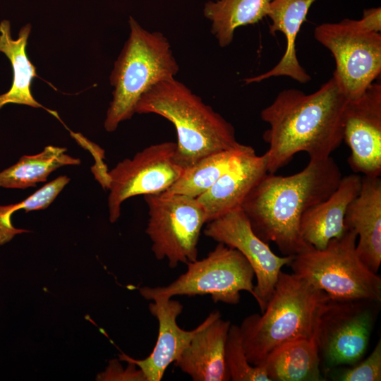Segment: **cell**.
Listing matches in <instances>:
<instances>
[{"instance_id": "obj_29", "label": "cell", "mask_w": 381, "mask_h": 381, "mask_svg": "<svg viewBox=\"0 0 381 381\" xmlns=\"http://www.w3.org/2000/svg\"><path fill=\"white\" fill-rule=\"evenodd\" d=\"M357 24L363 29L375 32L381 31V8H370L363 11V17L356 20Z\"/></svg>"}, {"instance_id": "obj_21", "label": "cell", "mask_w": 381, "mask_h": 381, "mask_svg": "<svg viewBox=\"0 0 381 381\" xmlns=\"http://www.w3.org/2000/svg\"><path fill=\"white\" fill-rule=\"evenodd\" d=\"M270 381H325L315 336L291 341L260 365Z\"/></svg>"}, {"instance_id": "obj_27", "label": "cell", "mask_w": 381, "mask_h": 381, "mask_svg": "<svg viewBox=\"0 0 381 381\" xmlns=\"http://www.w3.org/2000/svg\"><path fill=\"white\" fill-rule=\"evenodd\" d=\"M332 380L337 381H380L381 380V339L373 351L363 361L344 368L339 367L328 371Z\"/></svg>"}, {"instance_id": "obj_10", "label": "cell", "mask_w": 381, "mask_h": 381, "mask_svg": "<svg viewBox=\"0 0 381 381\" xmlns=\"http://www.w3.org/2000/svg\"><path fill=\"white\" fill-rule=\"evenodd\" d=\"M315 39L333 56L337 78L348 99L360 97L381 73V33L361 28L356 20L325 23Z\"/></svg>"}, {"instance_id": "obj_23", "label": "cell", "mask_w": 381, "mask_h": 381, "mask_svg": "<svg viewBox=\"0 0 381 381\" xmlns=\"http://www.w3.org/2000/svg\"><path fill=\"white\" fill-rule=\"evenodd\" d=\"M272 0H217L205 3L204 16L211 22V32L219 45L233 42L235 30L258 23L267 16Z\"/></svg>"}, {"instance_id": "obj_12", "label": "cell", "mask_w": 381, "mask_h": 381, "mask_svg": "<svg viewBox=\"0 0 381 381\" xmlns=\"http://www.w3.org/2000/svg\"><path fill=\"white\" fill-rule=\"evenodd\" d=\"M204 234L217 243L238 250L248 261L256 278L253 298L262 313L273 294L282 267L289 265L294 255L275 254L269 243L254 233L241 207L207 222Z\"/></svg>"}, {"instance_id": "obj_9", "label": "cell", "mask_w": 381, "mask_h": 381, "mask_svg": "<svg viewBox=\"0 0 381 381\" xmlns=\"http://www.w3.org/2000/svg\"><path fill=\"white\" fill-rule=\"evenodd\" d=\"M148 207L145 233L158 260L167 259L169 266L198 259V244L206 214L196 198L171 193L144 195Z\"/></svg>"}, {"instance_id": "obj_16", "label": "cell", "mask_w": 381, "mask_h": 381, "mask_svg": "<svg viewBox=\"0 0 381 381\" xmlns=\"http://www.w3.org/2000/svg\"><path fill=\"white\" fill-rule=\"evenodd\" d=\"M344 223L358 238L356 249L361 260L377 274L381 264L380 176H361L360 192L349 204Z\"/></svg>"}, {"instance_id": "obj_20", "label": "cell", "mask_w": 381, "mask_h": 381, "mask_svg": "<svg viewBox=\"0 0 381 381\" xmlns=\"http://www.w3.org/2000/svg\"><path fill=\"white\" fill-rule=\"evenodd\" d=\"M31 28L30 23L25 25L19 30L18 37L13 39L11 22L6 19L0 22V52L9 60L13 71L10 88L0 95V109L8 104L44 108L34 98L31 90L32 80L37 77L36 68L26 52Z\"/></svg>"}, {"instance_id": "obj_3", "label": "cell", "mask_w": 381, "mask_h": 381, "mask_svg": "<svg viewBox=\"0 0 381 381\" xmlns=\"http://www.w3.org/2000/svg\"><path fill=\"white\" fill-rule=\"evenodd\" d=\"M135 113L155 114L172 123L177 135L174 159L183 170L207 155L241 144L232 124L175 78L145 92Z\"/></svg>"}, {"instance_id": "obj_17", "label": "cell", "mask_w": 381, "mask_h": 381, "mask_svg": "<svg viewBox=\"0 0 381 381\" xmlns=\"http://www.w3.org/2000/svg\"><path fill=\"white\" fill-rule=\"evenodd\" d=\"M361 187L359 174L342 177L338 187L327 199L303 214L300 224L303 240L321 250L332 238L342 236L348 230L344 223L346 210L359 193Z\"/></svg>"}, {"instance_id": "obj_22", "label": "cell", "mask_w": 381, "mask_h": 381, "mask_svg": "<svg viewBox=\"0 0 381 381\" xmlns=\"http://www.w3.org/2000/svg\"><path fill=\"white\" fill-rule=\"evenodd\" d=\"M255 153L252 147L243 144L212 153L184 169L181 176L166 191L198 198L226 171L245 157Z\"/></svg>"}, {"instance_id": "obj_13", "label": "cell", "mask_w": 381, "mask_h": 381, "mask_svg": "<svg viewBox=\"0 0 381 381\" xmlns=\"http://www.w3.org/2000/svg\"><path fill=\"white\" fill-rule=\"evenodd\" d=\"M343 141L350 149L348 163L354 174L381 175V84L373 82L358 97L348 99Z\"/></svg>"}, {"instance_id": "obj_5", "label": "cell", "mask_w": 381, "mask_h": 381, "mask_svg": "<svg viewBox=\"0 0 381 381\" xmlns=\"http://www.w3.org/2000/svg\"><path fill=\"white\" fill-rule=\"evenodd\" d=\"M128 23L129 37L109 77L114 91L104 122L108 132L133 116L145 92L160 81L175 78L179 71L163 33L145 30L131 16Z\"/></svg>"}, {"instance_id": "obj_15", "label": "cell", "mask_w": 381, "mask_h": 381, "mask_svg": "<svg viewBox=\"0 0 381 381\" xmlns=\"http://www.w3.org/2000/svg\"><path fill=\"white\" fill-rule=\"evenodd\" d=\"M207 318L175 364L193 381H229L225 345L231 323L223 320L218 310L210 313Z\"/></svg>"}, {"instance_id": "obj_25", "label": "cell", "mask_w": 381, "mask_h": 381, "mask_svg": "<svg viewBox=\"0 0 381 381\" xmlns=\"http://www.w3.org/2000/svg\"><path fill=\"white\" fill-rule=\"evenodd\" d=\"M69 181L67 176H60L20 202L0 205V246L10 241L16 234L28 231L12 225L11 217L13 212L24 210L28 212L48 207Z\"/></svg>"}, {"instance_id": "obj_6", "label": "cell", "mask_w": 381, "mask_h": 381, "mask_svg": "<svg viewBox=\"0 0 381 381\" xmlns=\"http://www.w3.org/2000/svg\"><path fill=\"white\" fill-rule=\"evenodd\" d=\"M357 235L348 229L321 250L310 247L294 256L289 266L293 273L332 299H370L381 301V277L361 260Z\"/></svg>"}, {"instance_id": "obj_11", "label": "cell", "mask_w": 381, "mask_h": 381, "mask_svg": "<svg viewBox=\"0 0 381 381\" xmlns=\"http://www.w3.org/2000/svg\"><path fill=\"white\" fill-rule=\"evenodd\" d=\"M176 143L163 142L147 146L133 158L125 159L108 171L109 221H117L121 204L138 195L166 191L183 169L174 159Z\"/></svg>"}, {"instance_id": "obj_4", "label": "cell", "mask_w": 381, "mask_h": 381, "mask_svg": "<svg viewBox=\"0 0 381 381\" xmlns=\"http://www.w3.org/2000/svg\"><path fill=\"white\" fill-rule=\"evenodd\" d=\"M328 298L296 274L281 271L264 311L247 316L239 326L248 362L260 366L279 348L313 337L321 308Z\"/></svg>"}, {"instance_id": "obj_2", "label": "cell", "mask_w": 381, "mask_h": 381, "mask_svg": "<svg viewBox=\"0 0 381 381\" xmlns=\"http://www.w3.org/2000/svg\"><path fill=\"white\" fill-rule=\"evenodd\" d=\"M341 178L332 157L310 159L303 170L287 176L267 172L250 190L241 208L260 239L274 243L283 255H296L311 247L301 235L303 214L327 199Z\"/></svg>"}, {"instance_id": "obj_26", "label": "cell", "mask_w": 381, "mask_h": 381, "mask_svg": "<svg viewBox=\"0 0 381 381\" xmlns=\"http://www.w3.org/2000/svg\"><path fill=\"white\" fill-rule=\"evenodd\" d=\"M225 361L231 381H270L264 370L248 362L239 326L231 324L225 345Z\"/></svg>"}, {"instance_id": "obj_24", "label": "cell", "mask_w": 381, "mask_h": 381, "mask_svg": "<svg viewBox=\"0 0 381 381\" xmlns=\"http://www.w3.org/2000/svg\"><path fill=\"white\" fill-rule=\"evenodd\" d=\"M66 151L65 147L48 145L38 154L22 156L17 163L0 172V186L20 189L35 187L37 183L46 181L58 168L80 163V159L66 155Z\"/></svg>"}, {"instance_id": "obj_14", "label": "cell", "mask_w": 381, "mask_h": 381, "mask_svg": "<svg viewBox=\"0 0 381 381\" xmlns=\"http://www.w3.org/2000/svg\"><path fill=\"white\" fill-rule=\"evenodd\" d=\"M149 310L159 322L158 337L152 353L141 360L132 358L123 353L119 358L138 366L147 381H160L167 367L178 360L193 336L205 325L207 318L195 329L185 330L176 322L183 310V305L178 301L156 298L150 303Z\"/></svg>"}, {"instance_id": "obj_7", "label": "cell", "mask_w": 381, "mask_h": 381, "mask_svg": "<svg viewBox=\"0 0 381 381\" xmlns=\"http://www.w3.org/2000/svg\"><path fill=\"white\" fill-rule=\"evenodd\" d=\"M187 270L165 286L140 289L147 300L175 296L210 295L214 303H239L242 291L253 296L255 274L246 258L236 249L218 243L208 255L186 264Z\"/></svg>"}, {"instance_id": "obj_1", "label": "cell", "mask_w": 381, "mask_h": 381, "mask_svg": "<svg viewBox=\"0 0 381 381\" xmlns=\"http://www.w3.org/2000/svg\"><path fill=\"white\" fill-rule=\"evenodd\" d=\"M348 98L333 75L310 94L289 88L278 93L260 112L269 128L268 173L275 174L300 152L310 159H325L343 142L344 114Z\"/></svg>"}, {"instance_id": "obj_28", "label": "cell", "mask_w": 381, "mask_h": 381, "mask_svg": "<svg viewBox=\"0 0 381 381\" xmlns=\"http://www.w3.org/2000/svg\"><path fill=\"white\" fill-rule=\"evenodd\" d=\"M129 366L123 369L118 361L112 360L109 362L106 370L98 376L99 380H117V381H147L143 371L136 368V365L128 362Z\"/></svg>"}, {"instance_id": "obj_8", "label": "cell", "mask_w": 381, "mask_h": 381, "mask_svg": "<svg viewBox=\"0 0 381 381\" xmlns=\"http://www.w3.org/2000/svg\"><path fill=\"white\" fill-rule=\"evenodd\" d=\"M380 303L370 299L335 300L329 297L324 303L315 336L325 377L330 370L351 366L362 359L369 345Z\"/></svg>"}, {"instance_id": "obj_18", "label": "cell", "mask_w": 381, "mask_h": 381, "mask_svg": "<svg viewBox=\"0 0 381 381\" xmlns=\"http://www.w3.org/2000/svg\"><path fill=\"white\" fill-rule=\"evenodd\" d=\"M317 0H272L267 16L271 19L270 33L280 32L286 38L285 52L279 61L270 70L260 75L244 79L246 84L259 83L272 77L286 76L306 83L310 75L300 64L296 49V40L306 19L312 4Z\"/></svg>"}, {"instance_id": "obj_19", "label": "cell", "mask_w": 381, "mask_h": 381, "mask_svg": "<svg viewBox=\"0 0 381 381\" xmlns=\"http://www.w3.org/2000/svg\"><path fill=\"white\" fill-rule=\"evenodd\" d=\"M267 173L266 153L260 156L255 153L223 174L196 198L204 208L207 222L240 208L250 190Z\"/></svg>"}]
</instances>
